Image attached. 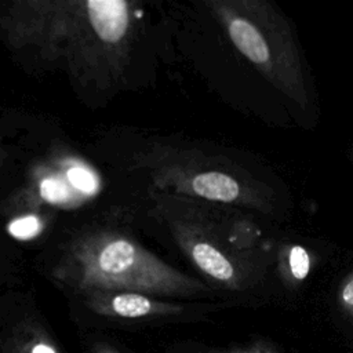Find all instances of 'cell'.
I'll list each match as a JSON object with an SVG mask.
<instances>
[{
	"mask_svg": "<svg viewBox=\"0 0 353 353\" xmlns=\"http://www.w3.org/2000/svg\"><path fill=\"white\" fill-rule=\"evenodd\" d=\"M134 6L125 0H17L0 14V33L12 52L103 90L127 66Z\"/></svg>",
	"mask_w": 353,
	"mask_h": 353,
	"instance_id": "cell-1",
	"label": "cell"
},
{
	"mask_svg": "<svg viewBox=\"0 0 353 353\" xmlns=\"http://www.w3.org/2000/svg\"><path fill=\"white\" fill-rule=\"evenodd\" d=\"M52 277L79 295L128 291L156 298H193L211 292L205 283L168 265L127 233L109 228L74 237Z\"/></svg>",
	"mask_w": 353,
	"mask_h": 353,
	"instance_id": "cell-2",
	"label": "cell"
},
{
	"mask_svg": "<svg viewBox=\"0 0 353 353\" xmlns=\"http://www.w3.org/2000/svg\"><path fill=\"white\" fill-rule=\"evenodd\" d=\"M154 214L194 268L216 287L244 292L265 276L266 261L256 250L251 225L225 211L223 204L152 190Z\"/></svg>",
	"mask_w": 353,
	"mask_h": 353,
	"instance_id": "cell-3",
	"label": "cell"
},
{
	"mask_svg": "<svg viewBox=\"0 0 353 353\" xmlns=\"http://www.w3.org/2000/svg\"><path fill=\"white\" fill-rule=\"evenodd\" d=\"M208 7L237 51L273 87L306 109L309 94L302 55L284 15L262 0H215Z\"/></svg>",
	"mask_w": 353,
	"mask_h": 353,
	"instance_id": "cell-4",
	"label": "cell"
},
{
	"mask_svg": "<svg viewBox=\"0 0 353 353\" xmlns=\"http://www.w3.org/2000/svg\"><path fill=\"white\" fill-rule=\"evenodd\" d=\"M159 192L203 201L273 212V193L226 163L172 146H154L138 157Z\"/></svg>",
	"mask_w": 353,
	"mask_h": 353,
	"instance_id": "cell-5",
	"label": "cell"
},
{
	"mask_svg": "<svg viewBox=\"0 0 353 353\" xmlns=\"http://www.w3.org/2000/svg\"><path fill=\"white\" fill-rule=\"evenodd\" d=\"M83 303L95 314L112 319H152L171 317L183 313L185 307L141 292L90 291L81 295Z\"/></svg>",
	"mask_w": 353,
	"mask_h": 353,
	"instance_id": "cell-6",
	"label": "cell"
},
{
	"mask_svg": "<svg viewBox=\"0 0 353 353\" xmlns=\"http://www.w3.org/2000/svg\"><path fill=\"white\" fill-rule=\"evenodd\" d=\"M0 353H63L50 332L36 320L17 324L1 345Z\"/></svg>",
	"mask_w": 353,
	"mask_h": 353,
	"instance_id": "cell-7",
	"label": "cell"
},
{
	"mask_svg": "<svg viewBox=\"0 0 353 353\" xmlns=\"http://www.w3.org/2000/svg\"><path fill=\"white\" fill-rule=\"evenodd\" d=\"M288 270L295 281H302L310 272V256L302 245L291 247L288 252Z\"/></svg>",
	"mask_w": 353,
	"mask_h": 353,
	"instance_id": "cell-8",
	"label": "cell"
},
{
	"mask_svg": "<svg viewBox=\"0 0 353 353\" xmlns=\"http://www.w3.org/2000/svg\"><path fill=\"white\" fill-rule=\"evenodd\" d=\"M338 310L342 316V320L347 325L353 327V276L346 279L338 290L336 295Z\"/></svg>",
	"mask_w": 353,
	"mask_h": 353,
	"instance_id": "cell-9",
	"label": "cell"
},
{
	"mask_svg": "<svg viewBox=\"0 0 353 353\" xmlns=\"http://www.w3.org/2000/svg\"><path fill=\"white\" fill-rule=\"evenodd\" d=\"M40 219L36 216H25L14 221L10 225V232L18 239H30L40 230Z\"/></svg>",
	"mask_w": 353,
	"mask_h": 353,
	"instance_id": "cell-10",
	"label": "cell"
},
{
	"mask_svg": "<svg viewBox=\"0 0 353 353\" xmlns=\"http://www.w3.org/2000/svg\"><path fill=\"white\" fill-rule=\"evenodd\" d=\"M40 193L43 199L51 203H61L62 200L68 199V190L65 185L54 178H48L41 182Z\"/></svg>",
	"mask_w": 353,
	"mask_h": 353,
	"instance_id": "cell-11",
	"label": "cell"
},
{
	"mask_svg": "<svg viewBox=\"0 0 353 353\" xmlns=\"http://www.w3.org/2000/svg\"><path fill=\"white\" fill-rule=\"evenodd\" d=\"M200 353H281L276 347L262 343V342H255L243 347H229V349H210L205 352Z\"/></svg>",
	"mask_w": 353,
	"mask_h": 353,
	"instance_id": "cell-12",
	"label": "cell"
},
{
	"mask_svg": "<svg viewBox=\"0 0 353 353\" xmlns=\"http://www.w3.org/2000/svg\"><path fill=\"white\" fill-rule=\"evenodd\" d=\"M70 181L74 186L83 189L87 193H92L95 189V179L92 174L83 167H73L70 170Z\"/></svg>",
	"mask_w": 353,
	"mask_h": 353,
	"instance_id": "cell-13",
	"label": "cell"
},
{
	"mask_svg": "<svg viewBox=\"0 0 353 353\" xmlns=\"http://www.w3.org/2000/svg\"><path fill=\"white\" fill-rule=\"evenodd\" d=\"M90 350H91V353H121L113 345L103 342V341H97V342L91 343Z\"/></svg>",
	"mask_w": 353,
	"mask_h": 353,
	"instance_id": "cell-14",
	"label": "cell"
}]
</instances>
